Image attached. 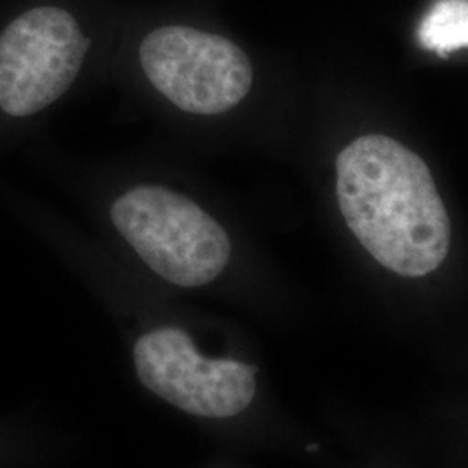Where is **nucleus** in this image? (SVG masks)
<instances>
[{
	"mask_svg": "<svg viewBox=\"0 0 468 468\" xmlns=\"http://www.w3.org/2000/svg\"><path fill=\"white\" fill-rule=\"evenodd\" d=\"M336 198L349 229L384 268L420 278L452 245V220L431 168L392 137L363 135L336 158Z\"/></svg>",
	"mask_w": 468,
	"mask_h": 468,
	"instance_id": "nucleus-1",
	"label": "nucleus"
},
{
	"mask_svg": "<svg viewBox=\"0 0 468 468\" xmlns=\"http://www.w3.org/2000/svg\"><path fill=\"white\" fill-rule=\"evenodd\" d=\"M92 40L61 0H16L0 16V112L30 118L61 100Z\"/></svg>",
	"mask_w": 468,
	"mask_h": 468,
	"instance_id": "nucleus-2",
	"label": "nucleus"
},
{
	"mask_svg": "<svg viewBox=\"0 0 468 468\" xmlns=\"http://www.w3.org/2000/svg\"><path fill=\"white\" fill-rule=\"evenodd\" d=\"M112 220L135 253L177 286L214 282L231 257V241L218 220L167 187L127 191L113 203Z\"/></svg>",
	"mask_w": 468,
	"mask_h": 468,
	"instance_id": "nucleus-3",
	"label": "nucleus"
},
{
	"mask_svg": "<svg viewBox=\"0 0 468 468\" xmlns=\"http://www.w3.org/2000/svg\"><path fill=\"white\" fill-rule=\"evenodd\" d=\"M150 84L179 110L218 115L245 100L253 82L249 56L234 42L189 27H160L139 44Z\"/></svg>",
	"mask_w": 468,
	"mask_h": 468,
	"instance_id": "nucleus-4",
	"label": "nucleus"
},
{
	"mask_svg": "<svg viewBox=\"0 0 468 468\" xmlns=\"http://www.w3.org/2000/svg\"><path fill=\"white\" fill-rule=\"evenodd\" d=\"M134 365L141 384L187 415L231 419L255 398V367L201 356L181 328H158L141 336Z\"/></svg>",
	"mask_w": 468,
	"mask_h": 468,
	"instance_id": "nucleus-5",
	"label": "nucleus"
},
{
	"mask_svg": "<svg viewBox=\"0 0 468 468\" xmlns=\"http://www.w3.org/2000/svg\"><path fill=\"white\" fill-rule=\"evenodd\" d=\"M421 48L448 58L452 50L467 48V0H439L419 27Z\"/></svg>",
	"mask_w": 468,
	"mask_h": 468,
	"instance_id": "nucleus-6",
	"label": "nucleus"
},
{
	"mask_svg": "<svg viewBox=\"0 0 468 468\" xmlns=\"http://www.w3.org/2000/svg\"><path fill=\"white\" fill-rule=\"evenodd\" d=\"M316 450H318V444H313L307 448V452H316Z\"/></svg>",
	"mask_w": 468,
	"mask_h": 468,
	"instance_id": "nucleus-7",
	"label": "nucleus"
}]
</instances>
